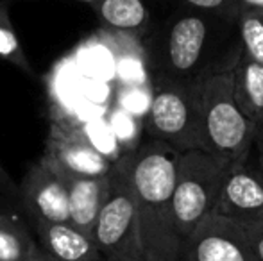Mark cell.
<instances>
[{
    "mask_svg": "<svg viewBox=\"0 0 263 261\" xmlns=\"http://www.w3.org/2000/svg\"><path fill=\"white\" fill-rule=\"evenodd\" d=\"M181 152L168 143L147 139L124 154L138 209V233L147 261H179L181 238L174 213Z\"/></svg>",
    "mask_w": 263,
    "mask_h": 261,
    "instance_id": "1",
    "label": "cell"
},
{
    "mask_svg": "<svg viewBox=\"0 0 263 261\" xmlns=\"http://www.w3.org/2000/svg\"><path fill=\"white\" fill-rule=\"evenodd\" d=\"M236 24L208 11L177 7L147 34L145 52L151 77L194 81L228 57L224 38ZM240 43V39H238Z\"/></svg>",
    "mask_w": 263,
    "mask_h": 261,
    "instance_id": "2",
    "label": "cell"
},
{
    "mask_svg": "<svg viewBox=\"0 0 263 261\" xmlns=\"http://www.w3.org/2000/svg\"><path fill=\"white\" fill-rule=\"evenodd\" d=\"M242 45L199 77L202 149L229 161L249 157L256 149V127L235 95V63Z\"/></svg>",
    "mask_w": 263,
    "mask_h": 261,
    "instance_id": "3",
    "label": "cell"
},
{
    "mask_svg": "<svg viewBox=\"0 0 263 261\" xmlns=\"http://www.w3.org/2000/svg\"><path fill=\"white\" fill-rule=\"evenodd\" d=\"M153 93L145 115L147 139L168 143L179 152L202 149L199 79L151 77Z\"/></svg>",
    "mask_w": 263,
    "mask_h": 261,
    "instance_id": "4",
    "label": "cell"
},
{
    "mask_svg": "<svg viewBox=\"0 0 263 261\" xmlns=\"http://www.w3.org/2000/svg\"><path fill=\"white\" fill-rule=\"evenodd\" d=\"M229 161L204 149L181 152L174 190V213L181 238L215 211Z\"/></svg>",
    "mask_w": 263,
    "mask_h": 261,
    "instance_id": "5",
    "label": "cell"
},
{
    "mask_svg": "<svg viewBox=\"0 0 263 261\" xmlns=\"http://www.w3.org/2000/svg\"><path fill=\"white\" fill-rule=\"evenodd\" d=\"M93 240L104 259L124 252H142L138 209L124 156L111 168V188L99 213Z\"/></svg>",
    "mask_w": 263,
    "mask_h": 261,
    "instance_id": "6",
    "label": "cell"
},
{
    "mask_svg": "<svg viewBox=\"0 0 263 261\" xmlns=\"http://www.w3.org/2000/svg\"><path fill=\"white\" fill-rule=\"evenodd\" d=\"M179 261H261L249 231L238 222L210 213L181 242Z\"/></svg>",
    "mask_w": 263,
    "mask_h": 261,
    "instance_id": "7",
    "label": "cell"
},
{
    "mask_svg": "<svg viewBox=\"0 0 263 261\" xmlns=\"http://www.w3.org/2000/svg\"><path fill=\"white\" fill-rule=\"evenodd\" d=\"M213 213L246 229L263 226V159L256 149L246 159L228 165Z\"/></svg>",
    "mask_w": 263,
    "mask_h": 261,
    "instance_id": "8",
    "label": "cell"
},
{
    "mask_svg": "<svg viewBox=\"0 0 263 261\" xmlns=\"http://www.w3.org/2000/svg\"><path fill=\"white\" fill-rule=\"evenodd\" d=\"M18 204L34 224L68 222V192L59 170L45 156L32 165L18 185Z\"/></svg>",
    "mask_w": 263,
    "mask_h": 261,
    "instance_id": "9",
    "label": "cell"
},
{
    "mask_svg": "<svg viewBox=\"0 0 263 261\" xmlns=\"http://www.w3.org/2000/svg\"><path fill=\"white\" fill-rule=\"evenodd\" d=\"M45 157L63 174L81 177L107 175L115 165L83 131L61 124H52Z\"/></svg>",
    "mask_w": 263,
    "mask_h": 261,
    "instance_id": "10",
    "label": "cell"
},
{
    "mask_svg": "<svg viewBox=\"0 0 263 261\" xmlns=\"http://www.w3.org/2000/svg\"><path fill=\"white\" fill-rule=\"evenodd\" d=\"M34 231L50 261H106L93 238L70 222L34 224Z\"/></svg>",
    "mask_w": 263,
    "mask_h": 261,
    "instance_id": "11",
    "label": "cell"
},
{
    "mask_svg": "<svg viewBox=\"0 0 263 261\" xmlns=\"http://www.w3.org/2000/svg\"><path fill=\"white\" fill-rule=\"evenodd\" d=\"M66 185L72 226L93 238V229L97 224L99 213L104 206L111 188V172L99 177H81L59 172Z\"/></svg>",
    "mask_w": 263,
    "mask_h": 261,
    "instance_id": "12",
    "label": "cell"
},
{
    "mask_svg": "<svg viewBox=\"0 0 263 261\" xmlns=\"http://www.w3.org/2000/svg\"><path fill=\"white\" fill-rule=\"evenodd\" d=\"M235 95L256 127V149L263 145V65L240 52L235 63Z\"/></svg>",
    "mask_w": 263,
    "mask_h": 261,
    "instance_id": "13",
    "label": "cell"
},
{
    "mask_svg": "<svg viewBox=\"0 0 263 261\" xmlns=\"http://www.w3.org/2000/svg\"><path fill=\"white\" fill-rule=\"evenodd\" d=\"M102 27L111 31L143 36L151 31V11L147 0H97L91 4Z\"/></svg>",
    "mask_w": 263,
    "mask_h": 261,
    "instance_id": "14",
    "label": "cell"
},
{
    "mask_svg": "<svg viewBox=\"0 0 263 261\" xmlns=\"http://www.w3.org/2000/svg\"><path fill=\"white\" fill-rule=\"evenodd\" d=\"M40 251V244L20 216L0 213V261H27Z\"/></svg>",
    "mask_w": 263,
    "mask_h": 261,
    "instance_id": "15",
    "label": "cell"
},
{
    "mask_svg": "<svg viewBox=\"0 0 263 261\" xmlns=\"http://www.w3.org/2000/svg\"><path fill=\"white\" fill-rule=\"evenodd\" d=\"M11 0H0V59L14 65L25 73H32L31 63L20 45L9 14Z\"/></svg>",
    "mask_w": 263,
    "mask_h": 261,
    "instance_id": "16",
    "label": "cell"
},
{
    "mask_svg": "<svg viewBox=\"0 0 263 261\" xmlns=\"http://www.w3.org/2000/svg\"><path fill=\"white\" fill-rule=\"evenodd\" d=\"M242 52L263 65V9H242L236 20Z\"/></svg>",
    "mask_w": 263,
    "mask_h": 261,
    "instance_id": "17",
    "label": "cell"
},
{
    "mask_svg": "<svg viewBox=\"0 0 263 261\" xmlns=\"http://www.w3.org/2000/svg\"><path fill=\"white\" fill-rule=\"evenodd\" d=\"M166 2L174 4L176 9L177 7H188V9L208 11V13L218 14L233 24H236L240 11H242L235 0H166Z\"/></svg>",
    "mask_w": 263,
    "mask_h": 261,
    "instance_id": "18",
    "label": "cell"
},
{
    "mask_svg": "<svg viewBox=\"0 0 263 261\" xmlns=\"http://www.w3.org/2000/svg\"><path fill=\"white\" fill-rule=\"evenodd\" d=\"M0 193L13 198V200L18 198V185L11 179V175L6 172V168L2 167V163H0Z\"/></svg>",
    "mask_w": 263,
    "mask_h": 261,
    "instance_id": "19",
    "label": "cell"
},
{
    "mask_svg": "<svg viewBox=\"0 0 263 261\" xmlns=\"http://www.w3.org/2000/svg\"><path fill=\"white\" fill-rule=\"evenodd\" d=\"M253 238V244H254V249H256L258 256L260 259L263 261V226H258V227H253V229H247Z\"/></svg>",
    "mask_w": 263,
    "mask_h": 261,
    "instance_id": "20",
    "label": "cell"
},
{
    "mask_svg": "<svg viewBox=\"0 0 263 261\" xmlns=\"http://www.w3.org/2000/svg\"><path fill=\"white\" fill-rule=\"evenodd\" d=\"M106 261H147L143 252H124V254H117V256H111Z\"/></svg>",
    "mask_w": 263,
    "mask_h": 261,
    "instance_id": "21",
    "label": "cell"
},
{
    "mask_svg": "<svg viewBox=\"0 0 263 261\" xmlns=\"http://www.w3.org/2000/svg\"><path fill=\"white\" fill-rule=\"evenodd\" d=\"M240 9H263V0H235Z\"/></svg>",
    "mask_w": 263,
    "mask_h": 261,
    "instance_id": "22",
    "label": "cell"
},
{
    "mask_svg": "<svg viewBox=\"0 0 263 261\" xmlns=\"http://www.w3.org/2000/svg\"><path fill=\"white\" fill-rule=\"evenodd\" d=\"M27 261H50L49 258H47V256L45 254H43V252L42 251H40V252H36V254L34 256H31V258H29Z\"/></svg>",
    "mask_w": 263,
    "mask_h": 261,
    "instance_id": "23",
    "label": "cell"
},
{
    "mask_svg": "<svg viewBox=\"0 0 263 261\" xmlns=\"http://www.w3.org/2000/svg\"><path fill=\"white\" fill-rule=\"evenodd\" d=\"M76 2H84V4H88V6H91V4L97 2V0H76Z\"/></svg>",
    "mask_w": 263,
    "mask_h": 261,
    "instance_id": "24",
    "label": "cell"
},
{
    "mask_svg": "<svg viewBox=\"0 0 263 261\" xmlns=\"http://www.w3.org/2000/svg\"><path fill=\"white\" fill-rule=\"evenodd\" d=\"M256 152H263V145L258 147V149H256Z\"/></svg>",
    "mask_w": 263,
    "mask_h": 261,
    "instance_id": "25",
    "label": "cell"
},
{
    "mask_svg": "<svg viewBox=\"0 0 263 261\" xmlns=\"http://www.w3.org/2000/svg\"><path fill=\"white\" fill-rule=\"evenodd\" d=\"M258 156H260V157H261V159H263V152H258Z\"/></svg>",
    "mask_w": 263,
    "mask_h": 261,
    "instance_id": "26",
    "label": "cell"
}]
</instances>
